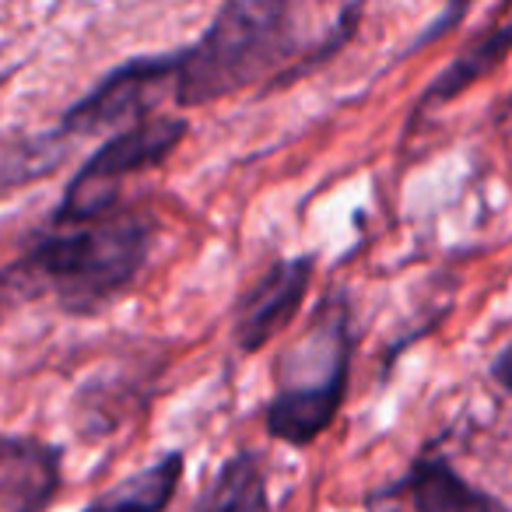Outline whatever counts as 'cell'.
I'll return each mask as SVG.
<instances>
[{
    "mask_svg": "<svg viewBox=\"0 0 512 512\" xmlns=\"http://www.w3.org/2000/svg\"><path fill=\"white\" fill-rule=\"evenodd\" d=\"M4 78H8V74H0V85H4Z\"/></svg>",
    "mask_w": 512,
    "mask_h": 512,
    "instance_id": "12",
    "label": "cell"
},
{
    "mask_svg": "<svg viewBox=\"0 0 512 512\" xmlns=\"http://www.w3.org/2000/svg\"><path fill=\"white\" fill-rule=\"evenodd\" d=\"M22 260V271L43 281L67 313H95L130 288L148 260L151 228L141 214L113 211L78 225H57Z\"/></svg>",
    "mask_w": 512,
    "mask_h": 512,
    "instance_id": "1",
    "label": "cell"
},
{
    "mask_svg": "<svg viewBox=\"0 0 512 512\" xmlns=\"http://www.w3.org/2000/svg\"><path fill=\"white\" fill-rule=\"evenodd\" d=\"M190 512H271L267 509V477L260 460L253 453L228 456Z\"/></svg>",
    "mask_w": 512,
    "mask_h": 512,
    "instance_id": "9",
    "label": "cell"
},
{
    "mask_svg": "<svg viewBox=\"0 0 512 512\" xmlns=\"http://www.w3.org/2000/svg\"><path fill=\"white\" fill-rule=\"evenodd\" d=\"M183 137L186 123L176 116H144L116 137H109L71 179L64 200H60V211L53 214V225H78V221H92L113 211L123 179L165 162Z\"/></svg>",
    "mask_w": 512,
    "mask_h": 512,
    "instance_id": "3",
    "label": "cell"
},
{
    "mask_svg": "<svg viewBox=\"0 0 512 512\" xmlns=\"http://www.w3.org/2000/svg\"><path fill=\"white\" fill-rule=\"evenodd\" d=\"M57 488V446L29 435H0V512H46Z\"/></svg>",
    "mask_w": 512,
    "mask_h": 512,
    "instance_id": "6",
    "label": "cell"
},
{
    "mask_svg": "<svg viewBox=\"0 0 512 512\" xmlns=\"http://www.w3.org/2000/svg\"><path fill=\"white\" fill-rule=\"evenodd\" d=\"M183 477V453H165L158 463L123 477L81 512H162Z\"/></svg>",
    "mask_w": 512,
    "mask_h": 512,
    "instance_id": "8",
    "label": "cell"
},
{
    "mask_svg": "<svg viewBox=\"0 0 512 512\" xmlns=\"http://www.w3.org/2000/svg\"><path fill=\"white\" fill-rule=\"evenodd\" d=\"M404 488L411 495L414 512H509L498 498L484 495L474 484L463 481L439 456L414 463Z\"/></svg>",
    "mask_w": 512,
    "mask_h": 512,
    "instance_id": "7",
    "label": "cell"
},
{
    "mask_svg": "<svg viewBox=\"0 0 512 512\" xmlns=\"http://www.w3.org/2000/svg\"><path fill=\"white\" fill-rule=\"evenodd\" d=\"M179 53L169 57H137L109 71L81 102H74L60 120V137L99 134L106 127H120L130 120H144L158 102L162 88L176 81Z\"/></svg>",
    "mask_w": 512,
    "mask_h": 512,
    "instance_id": "4",
    "label": "cell"
},
{
    "mask_svg": "<svg viewBox=\"0 0 512 512\" xmlns=\"http://www.w3.org/2000/svg\"><path fill=\"white\" fill-rule=\"evenodd\" d=\"M509 50H512V25H502V29L481 36L474 46H467V50H463L460 57H456L453 64H449L446 71L432 81V85H428L425 99H421V109L442 106V102H449L460 92H467L474 81H481L484 74L495 71V67L509 57Z\"/></svg>",
    "mask_w": 512,
    "mask_h": 512,
    "instance_id": "10",
    "label": "cell"
},
{
    "mask_svg": "<svg viewBox=\"0 0 512 512\" xmlns=\"http://www.w3.org/2000/svg\"><path fill=\"white\" fill-rule=\"evenodd\" d=\"M295 0H225L197 46L179 50L176 102L204 106L264 78L292 57Z\"/></svg>",
    "mask_w": 512,
    "mask_h": 512,
    "instance_id": "2",
    "label": "cell"
},
{
    "mask_svg": "<svg viewBox=\"0 0 512 512\" xmlns=\"http://www.w3.org/2000/svg\"><path fill=\"white\" fill-rule=\"evenodd\" d=\"M491 376H495L505 390H512V348H505L502 355L495 358V365H491Z\"/></svg>",
    "mask_w": 512,
    "mask_h": 512,
    "instance_id": "11",
    "label": "cell"
},
{
    "mask_svg": "<svg viewBox=\"0 0 512 512\" xmlns=\"http://www.w3.org/2000/svg\"><path fill=\"white\" fill-rule=\"evenodd\" d=\"M309 285H313V260L309 256L278 260L242 295L239 309H235V344L249 355L271 344L295 320L299 306L306 302Z\"/></svg>",
    "mask_w": 512,
    "mask_h": 512,
    "instance_id": "5",
    "label": "cell"
}]
</instances>
